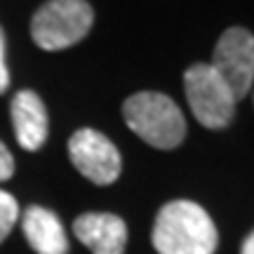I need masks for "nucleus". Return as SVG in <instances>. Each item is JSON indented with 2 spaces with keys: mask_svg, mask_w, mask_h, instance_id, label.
<instances>
[{
  "mask_svg": "<svg viewBox=\"0 0 254 254\" xmlns=\"http://www.w3.org/2000/svg\"><path fill=\"white\" fill-rule=\"evenodd\" d=\"M217 245V226L198 202L172 200L160 207L153 226L158 254H214Z\"/></svg>",
  "mask_w": 254,
  "mask_h": 254,
  "instance_id": "f257e3e1",
  "label": "nucleus"
},
{
  "mask_svg": "<svg viewBox=\"0 0 254 254\" xmlns=\"http://www.w3.org/2000/svg\"><path fill=\"white\" fill-rule=\"evenodd\" d=\"M127 127L148 146L172 151L186 136V120L179 106L163 92H136L123 104Z\"/></svg>",
  "mask_w": 254,
  "mask_h": 254,
  "instance_id": "f03ea898",
  "label": "nucleus"
},
{
  "mask_svg": "<svg viewBox=\"0 0 254 254\" xmlns=\"http://www.w3.org/2000/svg\"><path fill=\"white\" fill-rule=\"evenodd\" d=\"M94 24L87 0H47L31 19V38L40 50L57 52L78 45Z\"/></svg>",
  "mask_w": 254,
  "mask_h": 254,
  "instance_id": "7ed1b4c3",
  "label": "nucleus"
},
{
  "mask_svg": "<svg viewBox=\"0 0 254 254\" xmlns=\"http://www.w3.org/2000/svg\"><path fill=\"white\" fill-rule=\"evenodd\" d=\"M184 90L190 113L207 129H224L236 116V99L209 64H193L184 73Z\"/></svg>",
  "mask_w": 254,
  "mask_h": 254,
  "instance_id": "20e7f679",
  "label": "nucleus"
},
{
  "mask_svg": "<svg viewBox=\"0 0 254 254\" xmlns=\"http://www.w3.org/2000/svg\"><path fill=\"white\" fill-rule=\"evenodd\" d=\"M209 66L226 82L236 104L245 99L254 85V36L243 26L224 31L217 40Z\"/></svg>",
  "mask_w": 254,
  "mask_h": 254,
  "instance_id": "39448f33",
  "label": "nucleus"
},
{
  "mask_svg": "<svg viewBox=\"0 0 254 254\" xmlns=\"http://www.w3.org/2000/svg\"><path fill=\"white\" fill-rule=\"evenodd\" d=\"M68 155L78 172L97 186H109L120 177L123 160L116 144L97 129L82 127L68 139Z\"/></svg>",
  "mask_w": 254,
  "mask_h": 254,
  "instance_id": "423d86ee",
  "label": "nucleus"
},
{
  "mask_svg": "<svg viewBox=\"0 0 254 254\" xmlns=\"http://www.w3.org/2000/svg\"><path fill=\"white\" fill-rule=\"evenodd\" d=\"M73 233L92 254H125L127 224L111 212H85L73 221Z\"/></svg>",
  "mask_w": 254,
  "mask_h": 254,
  "instance_id": "0eeeda50",
  "label": "nucleus"
},
{
  "mask_svg": "<svg viewBox=\"0 0 254 254\" xmlns=\"http://www.w3.org/2000/svg\"><path fill=\"white\" fill-rule=\"evenodd\" d=\"M9 116L14 125V136L24 151H40L47 141L50 118L43 99L33 90H21L9 104Z\"/></svg>",
  "mask_w": 254,
  "mask_h": 254,
  "instance_id": "6e6552de",
  "label": "nucleus"
},
{
  "mask_svg": "<svg viewBox=\"0 0 254 254\" xmlns=\"http://www.w3.org/2000/svg\"><path fill=\"white\" fill-rule=\"evenodd\" d=\"M21 228L28 245L38 254H68V238L52 209L31 205L21 217Z\"/></svg>",
  "mask_w": 254,
  "mask_h": 254,
  "instance_id": "1a4fd4ad",
  "label": "nucleus"
},
{
  "mask_svg": "<svg viewBox=\"0 0 254 254\" xmlns=\"http://www.w3.org/2000/svg\"><path fill=\"white\" fill-rule=\"evenodd\" d=\"M17 219H19V205L14 195H9L7 190H0V243L12 233Z\"/></svg>",
  "mask_w": 254,
  "mask_h": 254,
  "instance_id": "9d476101",
  "label": "nucleus"
},
{
  "mask_svg": "<svg viewBox=\"0 0 254 254\" xmlns=\"http://www.w3.org/2000/svg\"><path fill=\"white\" fill-rule=\"evenodd\" d=\"M14 174V158L9 153V148L0 141V182H7Z\"/></svg>",
  "mask_w": 254,
  "mask_h": 254,
  "instance_id": "9b49d317",
  "label": "nucleus"
},
{
  "mask_svg": "<svg viewBox=\"0 0 254 254\" xmlns=\"http://www.w3.org/2000/svg\"><path fill=\"white\" fill-rule=\"evenodd\" d=\"M9 87V71L5 64V31L0 26V94H5Z\"/></svg>",
  "mask_w": 254,
  "mask_h": 254,
  "instance_id": "f8f14e48",
  "label": "nucleus"
},
{
  "mask_svg": "<svg viewBox=\"0 0 254 254\" xmlns=\"http://www.w3.org/2000/svg\"><path fill=\"white\" fill-rule=\"evenodd\" d=\"M240 254H254V231L247 236V240L243 243V250H240Z\"/></svg>",
  "mask_w": 254,
  "mask_h": 254,
  "instance_id": "ddd939ff",
  "label": "nucleus"
}]
</instances>
